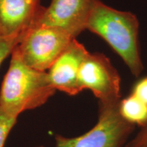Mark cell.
<instances>
[{"label": "cell", "instance_id": "1", "mask_svg": "<svg viewBox=\"0 0 147 147\" xmlns=\"http://www.w3.org/2000/svg\"><path fill=\"white\" fill-rule=\"evenodd\" d=\"M86 29L101 37L123 60L134 76L142 73L136 16L112 8L100 0H92Z\"/></svg>", "mask_w": 147, "mask_h": 147}, {"label": "cell", "instance_id": "2", "mask_svg": "<svg viewBox=\"0 0 147 147\" xmlns=\"http://www.w3.org/2000/svg\"><path fill=\"white\" fill-rule=\"evenodd\" d=\"M55 92L47 71L29 67L13 49L10 66L0 89V109L18 117L26 110L44 105Z\"/></svg>", "mask_w": 147, "mask_h": 147}, {"label": "cell", "instance_id": "3", "mask_svg": "<svg viewBox=\"0 0 147 147\" xmlns=\"http://www.w3.org/2000/svg\"><path fill=\"white\" fill-rule=\"evenodd\" d=\"M121 101V100H120ZM99 102L98 121L89 131L80 136H55L56 147H124L135 129L123 118L119 102Z\"/></svg>", "mask_w": 147, "mask_h": 147}, {"label": "cell", "instance_id": "4", "mask_svg": "<svg viewBox=\"0 0 147 147\" xmlns=\"http://www.w3.org/2000/svg\"><path fill=\"white\" fill-rule=\"evenodd\" d=\"M73 39L57 27L36 25L25 33L14 50L29 67L47 71Z\"/></svg>", "mask_w": 147, "mask_h": 147}, {"label": "cell", "instance_id": "5", "mask_svg": "<svg viewBox=\"0 0 147 147\" xmlns=\"http://www.w3.org/2000/svg\"><path fill=\"white\" fill-rule=\"evenodd\" d=\"M82 91H91L100 103L121 100V77L109 59L102 53H88L78 73Z\"/></svg>", "mask_w": 147, "mask_h": 147}, {"label": "cell", "instance_id": "6", "mask_svg": "<svg viewBox=\"0 0 147 147\" xmlns=\"http://www.w3.org/2000/svg\"><path fill=\"white\" fill-rule=\"evenodd\" d=\"M45 8L40 0H0V38L22 39Z\"/></svg>", "mask_w": 147, "mask_h": 147}, {"label": "cell", "instance_id": "7", "mask_svg": "<svg viewBox=\"0 0 147 147\" xmlns=\"http://www.w3.org/2000/svg\"><path fill=\"white\" fill-rule=\"evenodd\" d=\"M92 0H51L37 25L57 27L76 38L86 29Z\"/></svg>", "mask_w": 147, "mask_h": 147}, {"label": "cell", "instance_id": "8", "mask_svg": "<svg viewBox=\"0 0 147 147\" xmlns=\"http://www.w3.org/2000/svg\"><path fill=\"white\" fill-rule=\"evenodd\" d=\"M88 51L76 38L48 69L47 75L51 86L69 95H76L82 92L78 84V73Z\"/></svg>", "mask_w": 147, "mask_h": 147}, {"label": "cell", "instance_id": "9", "mask_svg": "<svg viewBox=\"0 0 147 147\" xmlns=\"http://www.w3.org/2000/svg\"><path fill=\"white\" fill-rule=\"evenodd\" d=\"M119 112L123 118L141 128L147 125V104L131 94L119 102Z\"/></svg>", "mask_w": 147, "mask_h": 147}, {"label": "cell", "instance_id": "10", "mask_svg": "<svg viewBox=\"0 0 147 147\" xmlns=\"http://www.w3.org/2000/svg\"><path fill=\"white\" fill-rule=\"evenodd\" d=\"M17 118L0 109V147H4L9 134L16 123Z\"/></svg>", "mask_w": 147, "mask_h": 147}, {"label": "cell", "instance_id": "11", "mask_svg": "<svg viewBox=\"0 0 147 147\" xmlns=\"http://www.w3.org/2000/svg\"><path fill=\"white\" fill-rule=\"evenodd\" d=\"M20 38H0V65L3 60L11 54L14 47L21 41Z\"/></svg>", "mask_w": 147, "mask_h": 147}, {"label": "cell", "instance_id": "12", "mask_svg": "<svg viewBox=\"0 0 147 147\" xmlns=\"http://www.w3.org/2000/svg\"><path fill=\"white\" fill-rule=\"evenodd\" d=\"M124 147H147V125L141 128L140 131Z\"/></svg>", "mask_w": 147, "mask_h": 147}, {"label": "cell", "instance_id": "13", "mask_svg": "<svg viewBox=\"0 0 147 147\" xmlns=\"http://www.w3.org/2000/svg\"><path fill=\"white\" fill-rule=\"evenodd\" d=\"M131 93L147 104V76L135 84Z\"/></svg>", "mask_w": 147, "mask_h": 147}, {"label": "cell", "instance_id": "14", "mask_svg": "<svg viewBox=\"0 0 147 147\" xmlns=\"http://www.w3.org/2000/svg\"><path fill=\"white\" fill-rule=\"evenodd\" d=\"M36 147H45L44 146H36Z\"/></svg>", "mask_w": 147, "mask_h": 147}]
</instances>
